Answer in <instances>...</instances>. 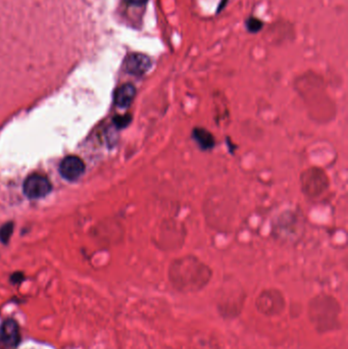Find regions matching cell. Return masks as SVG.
<instances>
[{"label":"cell","instance_id":"1","mask_svg":"<svg viewBox=\"0 0 348 349\" xmlns=\"http://www.w3.org/2000/svg\"><path fill=\"white\" fill-rule=\"evenodd\" d=\"M168 278L171 286L178 292L197 293L211 281L212 269L197 257L189 255L171 262Z\"/></svg>","mask_w":348,"mask_h":349},{"label":"cell","instance_id":"10","mask_svg":"<svg viewBox=\"0 0 348 349\" xmlns=\"http://www.w3.org/2000/svg\"><path fill=\"white\" fill-rule=\"evenodd\" d=\"M192 138L202 150H210L216 146L215 136L205 128L195 127L192 131Z\"/></svg>","mask_w":348,"mask_h":349},{"label":"cell","instance_id":"7","mask_svg":"<svg viewBox=\"0 0 348 349\" xmlns=\"http://www.w3.org/2000/svg\"><path fill=\"white\" fill-rule=\"evenodd\" d=\"M152 67L150 57L142 53L130 54L125 61V70L128 74L141 77L145 75Z\"/></svg>","mask_w":348,"mask_h":349},{"label":"cell","instance_id":"12","mask_svg":"<svg viewBox=\"0 0 348 349\" xmlns=\"http://www.w3.org/2000/svg\"><path fill=\"white\" fill-rule=\"evenodd\" d=\"M12 230L13 226L11 223H7L6 225L0 228V241L6 243L12 234Z\"/></svg>","mask_w":348,"mask_h":349},{"label":"cell","instance_id":"6","mask_svg":"<svg viewBox=\"0 0 348 349\" xmlns=\"http://www.w3.org/2000/svg\"><path fill=\"white\" fill-rule=\"evenodd\" d=\"M85 172V165L83 161L75 155H70L63 160L60 166V173L62 177L68 181H77L82 177Z\"/></svg>","mask_w":348,"mask_h":349},{"label":"cell","instance_id":"11","mask_svg":"<svg viewBox=\"0 0 348 349\" xmlns=\"http://www.w3.org/2000/svg\"><path fill=\"white\" fill-rule=\"evenodd\" d=\"M262 26H263L262 22L257 17H250L247 19V22H246V28L251 33L259 32L260 30H261Z\"/></svg>","mask_w":348,"mask_h":349},{"label":"cell","instance_id":"2","mask_svg":"<svg viewBox=\"0 0 348 349\" xmlns=\"http://www.w3.org/2000/svg\"><path fill=\"white\" fill-rule=\"evenodd\" d=\"M308 318L320 333L336 331L340 327L339 315L341 306L336 298L328 294H320L308 303Z\"/></svg>","mask_w":348,"mask_h":349},{"label":"cell","instance_id":"8","mask_svg":"<svg viewBox=\"0 0 348 349\" xmlns=\"http://www.w3.org/2000/svg\"><path fill=\"white\" fill-rule=\"evenodd\" d=\"M136 96V88L132 84H124L120 86L114 93V103L120 108H128Z\"/></svg>","mask_w":348,"mask_h":349},{"label":"cell","instance_id":"5","mask_svg":"<svg viewBox=\"0 0 348 349\" xmlns=\"http://www.w3.org/2000/svg\"><path fill=\"white\" fill-rule=\"evenodd\" d=\"M51 184L46 177L40 174H32L24 183V193L30 199L43 198L50 193Z\"/></svg>","mask_w":348,"mask_h":349},{"label":"cell","instance_id":"3","mask_svg":"<svg viewBox=\"0 0 348 349\" xmlns=\"http://www.w3.org/2000/svg\"><path fill=\"white\" fill-rule=\"evenodd\" d=\"M300 188L304 196L311 200L320 198L330 187V180L324 170L312 167L300 174Z\"/></svg>","mask_w":348,"mask_h":349},{"label":"cell","instance_id":"4","mask_svg":"<svg viewBox=\"0 0 348 349\" xmlns=\"http://www.w3.org/2000/svg\"><path fill=\"white\" fill-rule=\"evenodd\" d=\"M286 306L283 293L275 288L262 290L256 299L258 312L265 317H276L281 315Z\"/></svg>","mask_w":348,"mask_h":349},{"label":"cell","instance_id":"13","mask_svg":"<svg viewBox=\"0 0 348 349\" xmlns=\"http://www.w3.org/2000/svg\"><path fill=\"white\" fill-rule=\"evenodd\" d=\"M131 120H132V118H131V115H129V114L120 115L114 119V124L118 128H124V127H127L129 125Z\"/></svg>","mask_w":348,"mask_h":349},{"label":"cell","instance_id":"9","mask_svg":"<svg viewBox=\"0 0 348 349\" xmlns=\"http://www.w3.org/2000/svg\"><path fill=\"white\" fill-rule=\"evenodd\" d=\"M1 339L9 346H16L20 342V331L16 322L12 319H8L3 322L1 326Z\"/></svg>","mask_w":348,"mask_h":349},{"label":"cell","instance_id":"14","mask_svg":"<svg viewBox=\"0 0 348 349\" xmlns=\"http://www.w3.org/2000/svg\"><path fill=\"white\" fill-rule=\"evenodd\" d=\"M125 1L129 4H132V5H137V6H140V5H143L145 4L148 0H125Z\"/></svg>","mask_w":348,"mask_h":349}]
</instances>
